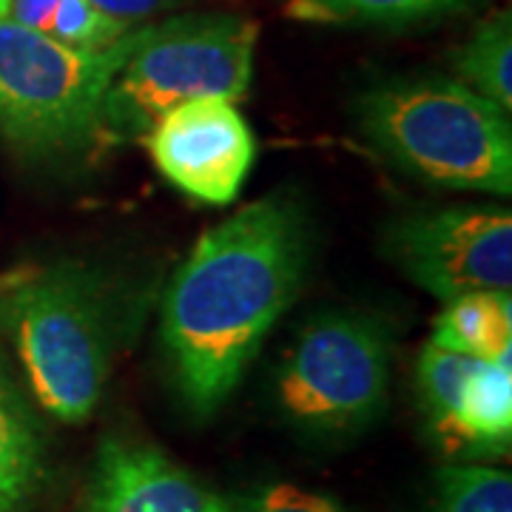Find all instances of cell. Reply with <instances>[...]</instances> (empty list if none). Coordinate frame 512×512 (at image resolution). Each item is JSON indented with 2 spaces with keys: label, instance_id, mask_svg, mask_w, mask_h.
Instances as JSON below:
<instances>
[{
  "label": "cell",
  "instance_id": "cell-18",
  "mask_svg": "<svg viewBox=\"0 0 512 512\" xmlns=\"http://www.w3.org/2000/svg\"><path fill=\"white\" fill-rule=\"evenodd\" d=\"M234 512H350L345 504L325 493H313L296 484H268L248 495Z\"/></svg>",
  "mask_w": 512,
  "mask_h": 512
},
{
  "label": "cell",
  "instance_id": "cell-17",
  "mask_svg": "<svg viewBox=\"0 0 512 512\" xmlns=\"http://www.w3.org/2000/svg\"><path fill=\"white\" fill-rule=\"evenodd\" d=\"M302 6L316 9L319 15L339 20H365V23H421L436 20L461 9L467 0H299Z\"/></svg>",
  "mask_w": 512,
  "mask_h": 512
},
{
  "label": "cell",
  "instance_id": "cell-11",
  "mask_svg": "<svg viewBox=\"0 0 512 512\" xmlns=\"http://www.w3.org/2000/svg\"><path fill=\"white\" fill-rule=\"evenodd\" d=\"M441 348L498 362L512 356V296L510 291L464 293L439 313L433 339Z\"/></svg>",
  "mask_w": 512,
  "mask_h": 512
},
{
  "label": "cell",
  "instance_id": "cell-7",
  "mask_svg": "<svg viewBox=\"0 0 512 512\" xmlns=\"http://www.w3.org/2000/svg\"><path fill=\"white\" fill-rule=\"evenodd\" d=\"M384 251L407 279L441 302L476 291H510L512 214L498 205L410 214L387 228Z\"/></svg>",
  "mask_w": 512,
  "mask_h": 512
},
{
  "label": "cell",
  "instance_id": "cell-19",
  "mask_svg": "<svg viewBox=\"0 0 512 512\" xmlns=\"http://www.w3.org/2000/svg\"><path fill=\"white\" fill-rule=\"evenodd\" d=\"M92 3L103 12V15H109V18L120 20V23L134 26L137 20L151 18L154 12L168 9V6L177 3V0H92Z\"/></svg>",
  "mask_w": 512,
  "mask_h": 512
},
{
  "label": "cell",
  "instance_id": "cell-5",
  "mask_svg": "<svg viewBox=\"0 0 512 512\" xmlns=\"http://www.w3.org/2000/svg\"><path fill=\"white\" fill-rule=\"evenodd\" d=\"M3 308L37 402L66 424L89 419L109 376L106 319L92 276L60 265L18 282Z\"/></svg>",
  "mask_w": 512,
  "mask_h": 512
},
{
  "label": "cell",
  "instance_id": "cell-15",
  "mask_svg": "<svg viewBox=\"0 0 512 512\" xmlns=\"http://www.w3.org/2000/svg\"><path fill=\"white\" fill-rule=\"evenodd\" d=\"M481 359L458 353V350L441 348L436 342H427L419 356V396L424 416L430 421L436 439L444 444L453 427L458 396L467 376L478 367Z\"/></svg>",
  "mask_w": 512,
  "mask_h": 512
},
{
  "label": "cell",
  "instance_id": "cell-10",
  "mask_svg": "<svg viewBox=\"0 0 512 512\" xmlns=\"http://www.w3.org/2000/svg\"><path fill=\"white\" fill-rule=\"evenodd\" d=\"M512 439V356L478 362L458 396L444 447L450 453L501 456Z\"/></svg>",
  "mask_w": 512,
  "mask_h": 512
},
{
  "label": "cell",
  "instance_id": "cell-14",
  "mask_svg": "<svg viewBox=\"0 0 512 512\" xmlns=\"http://www.w3.org/2000/svg\"><path fill=\"white\" fill-rule=\"evenodd\" d=\"M453 69L458 80L493 100L504 111L512 109V18L498 12L478 23L453 52Z\"/></svg>",
  "mask_w": 512,
  "mask_h": 512
},
{
  "label": "cell",
  "instance_id": "cell-6",
  "mask_svg": "<svg viewBox=\"0 0 512 512\" xmlns=\"http://www.w3.org/2000/svg\"><path fill=\"white\" fill-rule=\"evenodd\" d=\"M390 382L384 330L356 313H319L285 353L276 396L316 436H350L382 413Z\"/></svg>",
  "mask_w": 512,
  "mask_h": 512
},
{
  "label": "cell",
  "instance_id": "cell-8",
  "mask_svg": "<svg viewBox=\"0 0 512 512\" xmlns=\"http://www.w3.org/2000/svg\"><path fill=\"white\" fill-rule=\"evenodd\" d=\"M146 146L168 183L208 205L237 200L256 157L248 120L225 97H200L165 111L146 134Z\"/></svg>",
  "mask_w": 512,
  "mask_h": 512
},
{
  "label": "cell",
  "instance_id": "cell-21",
  "mask_svg": "<svg viewBox=\"0 0 512 512\" xmlns=\"http://www.w3.org/2000/svg\"><path fill=\"white\" fill-rule=\"evenodd\" d=\"M0 285H6V282H3V279H0Z\"/></svg>",
  "mask_w": 512,
  "mask_h": 512
},
{
  "label": "cell",
  "instance_id": "cell-2",
  "mask_svg": "<svg viewBox=\"0 0 512 512\" xmlns=\"http://www.w3.org/2000/svg\"><path fill=\"white\" fill-rule=\"evenodd\" d=\"M356 126L424 183L512 194L510 111L450 77L393 80L356 100Z\"/></svg>",
  "mask_w": 512,
  "mask_h": 512
},
{
  "label": "cell",
  "instance_id": "cell-4",
  "mask_svg": "<svg viewBox=\"0 0 512 512\" xmlns=\"http://www.w3.org/2000/svg\"><path fill=\"white\" fill-rule=\"evenodd\" d=\"M143 26L106 49H77L0 18V131L26 154H72L100 134L103 100Z\"/></svg>",
  "mask_w": 512,
  "mask_h": 512
},
{
  "label": "cell",
  "instance_id": "cell-20",
  "mask_svg": "<svg viewBox=\"0 0 512 512\" xmlns=\"http://www.w3.org/2000/svg\"><path fill=\"white\" fill-rule=\"evenodd\" d=\"M6 9H9V0H0V18L6 15Z\"/></svg>",
  "mask_w": 512,
  "mask_h": 512
},
{
  "label": "cell",
  "instance_id": "cell-12",
  "mask_svg": "<svg viewBox=\"0 0 512 512\" xmlns=\"http://www.w3.org/2000/svg\"><path fill=\"white\" fill-rule=\"evenodd\" d=\"M40 481V439L0 367V512H18Z\"/></svg>",
  "mask_w": 512,
  "mask_h": 512
},
{
  "label": "cell",
  "instance_id": "cell-1",
  "mask_svg": "<svg viewBox=\"0 0 512 512\" xmlns=\"http://www.w3.org/2000/svg\"><path fill=\"white\" fill-rule=\"evenodd\" d=\"M308 265V222L291 194H271L208 228L163 302V345L197 416L231 399Z\"/></svg>",
  "mask_w": 512,
  "mask_h": 512
},
{
  "label": "cell",
  "instance_id": "cell-3",
  "mask_svg": "<svg viewBox=\"0 0 512 512\" xmlns=\"http://www.w3.org/2000/svg\"><path fill=\"white\" fill-rule=\"evenodd\" d=\"M254 55L256 23L237 15H180L143 26L103 100L100 134L126 143L188 100L237 103L251 89Z\"/></svg>",
  "mask_w": 512,
  "mask_h": 512
},
{
  "label": "cell",
  "instance_id": "cell-16",
  "mask_svg": "<svg viewBox=\"0 0 512 512\" xmlns=\"http://www.w3.org/2000/svg\"><path fill=\"white\" fill-rule=\"evenodd\" d=\"M433 512H512V476L498 467H444Z\"/></svg>",
  "mask_w": 512,
  "mask_h": 512
},
{
  "label": "cell",
  "instance_id": "cell-13",
  "mask_svg": "<svg viewBox=\"0 0 512 512\" xmlns=\"http://www.w3.org/2000/svg\"><path fill=\"white\" fill-rule=\"evenodd\" d=\"M3 18H12L77 49H106L137 26L103 15L92 0H9Z\"/></svg>",
  "mask_w": 512,
  "mask_h": 512
},
{
  "label": "cell",
  "instance_id": "cell-9",
  "mask_svg": "<svg viewBox=\"0 0 512 512\" xmlns=\"http://www.w3.org/2000/svg\"><path fill=\"white\" fill-rule=\"evenodd\" d=\"M86 512H234V507L160 450L106 439L97 453Z\"/></svg>",
  "mask_w": 512,
  "mask_h": 512
}]
</instances>
